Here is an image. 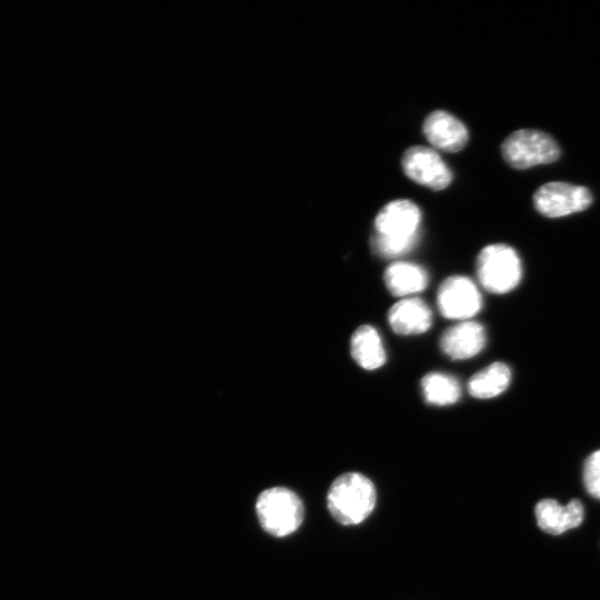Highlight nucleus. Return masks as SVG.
I'll list each match as a JSON object with an SVG mask.
<instances>
[{"label":"nucleus","mask_w":600,"mask_h":600,"mask_svg":"<svg viewBox=\"0 0 600 600\" xmlns=\"http://www.w3.org/2000/svg\"><path fill=\"white\" fill-rule=\"evenodd\" d=\"M421 388L426 401L433 406H449L456 403L461 396L459 381L442 372H430L421 380Z\"/></svg>","instance_id":"16"},{"label":"nucleus","mask_w":600,"mask_h":600,"mask_svg":"<svg viewBox=\"0 0 600 600\" xmlns=\"http://www.w3.org/2000/svg\"><path fill=\"white\" fill-rule=\"evenodd\" d=\"M487 336L482 324L472 320L461 321L448 328L440 338V347L452 360H464L478 354L486 346Z\"/></svg>","instance_id":"9"},{"label":"nucleus","mask_w":600,"mask_h":600,"mask_svg":"<svg viewBox=\"0 0 600 600\" xmlns=\"http://www.w3.org/2000/svg\"><path fill=\"white\" fill-rule=\"evenodd\" d=\"M592 202L590 190L562 181L542 184L533 194L538 212L548 218H560L589 208Z\"/></svg>","instance_id":"6"},{"label":"nucleus","mask_w":600,"mask_h":600,"mask_svg":"<svg viewBox=\"0 0 600 600\" xmlns=\"http://www.w3.org/2000/svg\"><path fill=\"white\" fill-rule=\"evenodd\" d=\"M427 271L412 262L394 261L384 271L388 290L397 297H407L422 291L428 286Z\"/></svg>","instance_id":"13"},{"label":"nucleus","mask_w":600,"mask_h":600,"mask_svg":"<svg viewBox=\"0 0 600 600\" xmlns=\"http://www.w3.org/2000/svg\"><path fill=\"white\" fill-rule=\"evenodd\" d=\"M377 491L362 473L349 471L337 477L327 493V507L332 518L343 526L364 521L373 511Z\"/></svg>","instance_id":"2"},{"label":"nucleus","mask_w":600,"mask_h":600,"mask_svg":"<svg viewBox=\"0 0 600 600\" xmlns=\"http://www.w3.org/2000/svg\"><path fill=\"white\" fill-rule=\"evenodd\" d=\"M351 356L366 370H374L386 362V351L378 331L363 324L356 329L350 342Z\"/></svg>","instance_id":"14"},{"label":"nucleus","mask_w":600,"mask_h":600,"mask_svg":"<svg viewBox=\"0 0 600 600\" xmlns=\"http://www.w3.org/2000/svg\"><path fill=\"white\" fill-rule=\"evenodd\" d=\"M538 526L551 534H560L578 527L583 520V507L578 499L560 506L553 499H543L536 506Z\"/></svg>","instance_id":"12"},{"label":"nucleus","mask_w":600,"mask_h":600,"mask_svg":"<svg viewBox=\"0 0 600 600\" xmlns=\"http://www.w3.org/2000/svg\"><path fill=\"white\" fill-rule=\"evenodd\" d=\"M401 163L407 177L432 190H442L452 180V173L439 153L424 146L407 149Z\"/></svg>","instance_id":"8"},{"label":"nucleus","mask_w":600,"mask_h":600,"mask_svg":"<svg viewBox=\"0 0 600 600\" xmlns=\"http://www.w3.org/2000/svg\"><path fill=\"white\" fill-rule=\"evenodd\" d=\"M421 224L419 207L398 199L380 209L374 219L371 246L382 258H397L409 252L418 242Z\"/></svg>","instance_id":"1"},{"label":"nucleus","mask_w":600,"mask_h":600,"mask_svg":"<svg viewBox=\"0 0 600 600\" xmlns=\"http://www.w3.org/2000/svg\"><path fill=\"white\" fill-rule=\"evenodd\" d=\"M437 303L443 317L466 321L480 311L482 298L472 280L463 276H452L440 284Z\"/></svg>","instance_id":"7"},{"label":"nucleus","mask_w":600,"mask_h":600,"mask_svg":"<svg viewBox=\"0 0 600 600\" xmlns=\"http://www.w3.org/2000/svg\"><path fill=\"white\" fill-rule=\"evenodd\" d=\"M477 274L481 286L492 293H507L521 280L522 266L517 251L504 243L484 247L477 259Z\"/></svg>","instance_id":"4"},{"label":"nucleus","mask_w":600,"mask_h":600,"mask_svg":"<svg viewBox=\"0 0 600 600\" xmlns=\"http://www.w3.org/2000/svg\"><path fill=\"white\" fill-rule=\"evenodd\" d=\"M256 510L261 527L274 537L291 534L300 527L304 517L300 498L283 487L262 491L257 499Z\"/></svg>","instance_id":"3"},{"label":"nucleus","mask_w":600,"mask_h":600,"mask_svg":"<svg viewBox=\"0 0 600 600\" xmlns=\"http://www.w3.org/2000/svg\"><path fill=\"white\" fill-rule=\"evenodd\" d=\"M510 381V368L506 363L493 362L470 378L468 390L474 398L490 399L501 394Z\"/></svg>","instance_id":"15"},{"label":"nucleus","mask_w":600,"mask_h":600,"mask_svg":"<svg viewBox=\"0 0 600 600\" xmlns=\"http://www.w3.org/2000/svg\"><path fill=\"white\" fill-rule=\"evenodd\" d=\"M583 480L588 492L600 499V450L591 453L586 460Z\"/></svg>","instance_id":"17"},{"label":"nucleus","mask_w":600,"mask_h":600,"mask_svg":"<svg viewBox=\"0 0 600 600\" xmlns=\"http://www.w3.org/2000/svg\"><path fill=\"white\" fill-rule=\"evenodd\" d=\"M501 153L509 166L516 169H528L558 160L560 148L546 132L520 129L506 138L501 144Z\"/></svg>","instance_id":"5"},{"label":"nucleus","mask_w":600,"mask_h":600,"mask_svg":"<svg viewBox=\"0 0 600 600\" xmlns=\"http://www.w3.org/2000/svg\"><path fill=\"white\" fill-rule=\"evenodd\" d=\"M388 320L391 329L401 336L426 332L432 323V312L420 298H404L389 310Z\"/></svg>","instance_id":"11"},{"label":"nucleus","mask_w":600,"mask_h":600,"mask_svg":"<svg viewBox=\"0 0 600 600\" xmlns=\"http://www.w3.org/2000/svg\"><path fill=\"white\" fill-rule=\"evenodd\" d=\"M423 133L427 140L442 151L456 152L468 141L466 126L453 114L436 110L428 114L423 122Z\"/></svg>","instance_id":"10"}]
</instances>
